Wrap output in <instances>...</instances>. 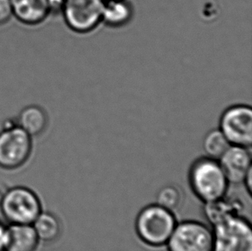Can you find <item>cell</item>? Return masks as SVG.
Wrapping results in <instances>:
<instances>
[{
  "instance_id": "obj_1",
  "label": "cell",
  "mask_w": 252,
  "mask_h": 251,
  "mask_svg": "<svg viewBox=\"0 0 252 251\" xmlns=\"http://www.w3.org/2000/svg\"><path fill=\"white\" fill-rule=\"evenodd\" d=\"M188 180L192 192L203 204L225 196L230 185L219 160L208 156L194 160Z\"/></svg>"
},
{
  "instance_id": "obj_2",
  "label": "cell",
  "mask_w": 252,
  "mask_h": 251,
  "mask_svg": "<svg viewBox=\"0 0 252 251\" xmlns=\"http://www.w3.org/2000/svg\"><path fill=\"white\" fill-rule=\"evenodd\" d=\"M177 224L175 213L154 203L140 211L134 227L143 244L152 248H160L166 245Z\"/></svg>"
},
{
  "instance_id": "obj_3",
  "label": "cell",
  "mask_w": 252,
  "mask_h": 251,
  "mask_svg": "<svg viewBox=\"0 0 252 251\" xmlns=\"http://www.w3.org/2000/svg\"><path fill=\"white\" fill-rule=\"evenodd\" d=\"M42 211L39 194L27 186L8 188L0 197V214L8 224H32Z\"/></svg>"
},
{
  "instance_id": "obj_4",
  "label": "cell",
  "mask_w": 252,
  "mask_h": 251,
  "mask_svg": "<svg viewBox=\"0 0 252 251\" xmlns=\"http://www.w3.org/2000/svg\"><path fill=\"white\" fill-rule=\"evenodd\" d=\"M34 139L17 126L15 118L7 120L0 131V169L15 171L31 160Z\"/></svg>"
},
{
  "instance_id": "obj_5",
  "label": "cell",
  "mask_w": 252,
  "mask_h": 251,
  "mask_svg": "<svg viewBox=\"0 0 252 251\" xmlns=\"http://www.w3.org/2000/svg\"><path fill=\"white\" fill-rule=\"evenodd\" d=\"M212 251H252V227L243 214L234 215L211 226Z\"/></svg>"
},
{
  "instance_id": "obj_6",
  "label": "cell",
  "mask_w": 252,
  "mask_h": 251,
  "mask_svg": "<svg viewBox=\"0 0 252 251\" xmlns=\"http://www.w3.org/2000/svg\"><path fill=\"white\" fill-rule=\"evenodd\" d=\"M214 231L209 224L197 220L177 222L169 241L168 251H212Z\"/></svg>"
},
{
  "instance_id": "obj_7",
  "label": "cell",
  "mask_w": 252,
  "mask_h": 251,
  "mask_svg": "<svg viewBox=\"0 0 252 251\" xmlns=\"http://www.w3.org/2000/svg\"><path fill=\"white\" fill-rule=\"evenodd\" d=\"M105 0H64L62 15L66 26L78 34H88L102 24Z\"/></svg>"
},
{
  "instance_id": "obj_8",
  "label": "cell",
  "mask_w": 252,
  "mask_h": 251,
  "mask_svg": "<svg viewBox=\"0 0 252 251\" xmlns=\"http://www.w3.org/2000/svg\"><path fill=\"white\" fill-rule=\"evenodd\" d=\"M231 145L251 147L252 109L246 104L230 106L222 113L220 127Z\"/></svg>"
},
{
  "instance_id": "obj_9",
  "label": "cell",
  "mask_w": 252,
  "mask_h": 251,
  "mask_svg": "<svg viewBox=\"0 0 252 251\" xmlns=\"http://www.w3.org/2000/svg\"><path fill=\"white\" fill-rule=\"evenodd\" d=\"M218 160L230 184H242L246 174L252 170L250 147L231 145Z\"/></svg>"
},
{
  "instance_id": "obj_10",
  "label": "cell",
  "mask_w": 252,
  "mask_h": 251,
  "mask_svg": "<svg viewBox=\"0 0 252 251\" xmlns=\"http://www.w3.org/2000/svg\"><path fill=\"white\" fill-rule=\"evenodd\" d=\"M13 17L26 26H38L51 17L47 0H10Z\"/></svg>"
},
{
  "instance_id": "obj_11",
  "label": "cell",
  "mask_w": 252,
  "mask_h": 251,
  "mask_svg": "<svg viewBox=\"0 0 252 251\" xmlns=\"http://www.w3.org/2000/svg\"><path fill=\"white\" fill-rule=\"evenodd\" d=\"M17 126L33 139L44 134L49 125V116L46 109L37 104L24 107L15 118Z\"/></svg>"
},
{
  "instance_id": "obj_12",
  "label": "cell",
  "mask_w": 252,
  "mask_h": 251,
  "mask_svg": "<svg viewBox=\"0 0 252 251\" xmlns=\"http://www.w3.org/2000/svg\"><path fill=\"white\" fill-rule=\"evenodd\" d=\"M243 212L242 201L226 195L215 201L205 203L203 206V216L210 226H214L229 217L243 214Z\"/></svg>"
},
{
  "instance_id": "obj_13",
  "label": "cell",
  "mask_w": 252,
  "mask_h": 251,
  "mask_svg": "<svg viewBox=\"0 0 252 251\" xmlns=\"http://www.w3.org/2000/svg\"><path fill=\"white\" fill-rule=\"evenodd\" d=\"M41 245L32 224H9L6 251H38Z\"/></svg>"
},
{
  "instance_id": "obj_14",
  "label": "cell",
  "mask_w": 252,
  "mask_h": 251,
  "mask_svg": "<svg viewBox=\"0 0 252 251\" xmlns=\"http://www.w3.org/2000/svg\"><path fill=\"white\" fill-rule=\"evenodd\" d=\"M133 14V4L128 0H105L102 24L115 29L124 27L132 21Z\"/></svg>"
},
{
  "instance_id": "obj_15",
  "label": "cell",
  "mask_w": 252,
  "mask_h": 251,
  "mask_svg": "<svg viewBox=\"0 0 252 251\" xmlns=\"http://www.w3.org/2000/svg\"><path fill=\"white\" fill-rule=\"evenodd\" d=\"M32 225L41 244L46 245H50L58 241L63 231V226L60 218L48 211H42L33 222Z\"/></svg>"
},
{
  "instance_id": "obj_16",
  "label": "cell",
  "mask_w": 252,
  "mask_h": 251,
  "mask_svg": "<svg viewBox=\"0 0 252 251\" xmlns=\"http://www.w3.org/2000/svg\"><path fill=\"white\" fill-rule=\"evenodd\" d=\"M231 144L220 128L212 129L205 135L203 149L207 156L219 159Z\"/></svg>"
},
{
  "instance_id": "obj_17",
  "label": "cell",
  "mask_w": 252,
  "mask_h": 251,
  "mask_svg": "<svg viewBox=\"0 0 252 251\" xmlns=\"http://www.w3.org/2000/svg\"><path fill=\"white\" fill-rule=\"evenodd\" d=\"M184 202L182 190L176 185H166L161 188L156 196V203L175 213Z\"/></svg>"
},
{
  "instance_id": "obj_18",
  "label": "cell",
  "mask_w": 252,
  "mask_h": 251,
  "mask_svg": "<svg viewBox=\"0 0 252 251\" xmlns=\"http://www.w3.org/2000/svg\"><path fill=\"white\" fill-rule=\"evenodd\" d=\"M13 17L10 0H0V26L8 24Z\"/></svg>"
},
{
  "instance_id": "obj_19",
  "label": "cell",
  "mask_w": 252,
  "mask_h": 251,
  "mask_svg": "<svg viewBox=\"0 0 252 251\" xmlns=\"http://www.w3.org/2000/svg\"><path fill=\"white\" fill-rule=\"evenodd\" d=\"M9 238V224L3 220H0V251H6Z\"/></svg>"
},
{
  "instance_id": "obj_20",
  "label": "cell",
  "mask_w": 252,
  "mask_h": 251,
  "mask_svg": "<svg viewBox=\"0 0 252 251\" xmlns=\"http://www.w3.org/2000/svg\"><path fill=\"white\" fill-rule=\"evenodd\" d=\"M243 183L246 185V189L248 191V193L251 194L252 191V169L250 170L248 173L246 174L245 179L243 181Z\"/></svg>"
}]
</instances>
